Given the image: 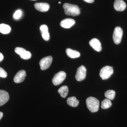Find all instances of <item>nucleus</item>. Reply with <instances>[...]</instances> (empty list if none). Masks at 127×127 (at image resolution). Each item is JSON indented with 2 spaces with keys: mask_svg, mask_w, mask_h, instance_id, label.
<instances>
[{
  "mask_svg": "<svg viewBox=\"0 0 127 127\" xmlns=\"http://www.w3.org/2000/svg\"><path fill=\"white\" fill-rule=\"evenodd\" d=\"M63 7L65 14L67 15L75 16L80 14V9L76 5L65 3L63 5Z\"/></svg>",
  "mask_w": 127,
  "mask_h": 127,
  "instance_id": "f257e3e1",
  "label": "nucleus"
},
{
  "mask_svg": "<svg viewBox=\"0 0 127 127\" xmlns=\"http://www.w3.org/2000/svg\"><path fill=\"white\" fill-rule=\"evenodd\" d=\"M86 104L89 111L92 113H94L98 111L100 103L96 98L89 97L87 99Z\"/></svg>",
  "mask_w": 127,
  "mask_h": 127,
  "instance_id": "f03ea898",
  "label": "nucleus"
},
{
  "mask_svg": "<svg viewBox=\"0 0 127 127\" xmlns=\"http://www.w3.org/2000/svg\"><path fill=\"white\" fill-rule=\"evenodd\" d=\"M113 73V67L109 66L103 67L100 70V76L102 79L104 80L108 79Z\"/></svg>",
  "mask_w": 127,
  "mask_h": 127,
  "instance_id": "7ed1b4c3",
  "label": "nucleus"
},
{
  "mask_svg": "<svg viewBox=\"0 0 127 127\" xmlns=\"http://www.w3.org/2000/svg\"><path fill=\"white\" fill-rule=\"evenodd\" d=\"M66 77V74L65 72L61 71L56 73L53 78V83L55 86H58L61 84Z\"/></svg>",
  "mask_w": 127,
  "mask_h": 127,
  "instance_id": "20e7f679",
  "label": "nucleus"
},
{
  "mask_svg": "<svg viewBox=\"0 0 127 127\" xmlns=\"http://www.w3.org/2000/svg\"><path fill=\"white\" fill-rule=\"evenodd\" d=\"M123 35V30L121 27H117L114 31L113 39L115 44H119L122 40Z\"/></svg>",
  "mask_w": 127,
  "mask_h": 127,
  "instance_id": "39448f33",
  "label": "nucleus"
},
{
  "mask_svg": "<svg viewBox=\"0 0 127 127\" xmlns=\"http://www.w3.org/2000/svg\"><path fill=\"white\" fill-rule=\"evenodd\" d=\"M87 70L84 66L82 65L77 68L75 78L78 81H81L86 78Z\"/></svg>",
  "mask_w": 127,
  "mask_h": 127,
  "instance_id": "423d86ee",
  "label": "nucleus"
},
{
  "mask_svg": "<svg viewBox=\"0 0 127 127\" xmlns=\"http://www.w3.org/2000/svg\"><path fill=\"white\" fill-rule=\"evenodd\" d=\"M53 60L51 56H48L42 58L39 63L41 70H45L50 67Z\"/></svg>",
  "mask_w": 127,
  "mask_h": 127,
  "instance_id": "0eeeda50",
  "label": "nucleus"
},
{
  "mask_svg": "<svg viewBox=\"0 0 127 127\" xmlns=\"http://www.w3.org/2000/svg\"><path fill=\"white\" fill-rule=\"evenodd\" d=\"M15 52L20 55L21 58L25 60L29 59L31 58V53L29 51H26L23 48L17 47L15 49Z\"/></svg>",
  "mask_w": 127,
  "mask_h": 127,
  "instance_id": "6e6552de",
  "label": "nucleus"
},
{
  "mask_svg": "<svg viewBox=\"0 0 127 127\" xmlns=\"http://www.w3.org/2000/svg\"><path fill=\"white\" fill-rule=\"evenodd\" d=\"M34 7L38 11L45 12L49 10L50 5L46 2H36L34 4Z\"/></svg>",
  "mask_w": 127,
  "mask_h": 127,
  "instance_id": "1a4fd4ad",
  "label": "nucleus"
},
{
  "mask_svg": "<svg viewBox=\"0 0 127 127\" xmlns=\"http://www.w3.org/2000/svg\"><path fill=\"white\" fill-rule=\"evenodd\" d=\"M114 7L117 11H123L127 7V4L123 0H116L114 3Z\"/></svg>",
  "mask_w": 127,
  "mask_h": 127,
  "instance_id": "9d476101",
  "label": "nucleus"
},
{
  "mask_svg": "<svg viewBox=\"0 0 127 127\" xmlns=\"http://www.w3.org/2000/svg\"><path fill=\"white\" fill-rule=\"evenodd\" d=\"M89 45L95 51L98 52L102 50L101 44L98 39L96 38L92 39L89 41Z\"/></svg>",
  "mask_w": 127,
  "mask_h": 127,
  "instance_id": "9b49d317",
  "label": "nucleus"
},
{
  "mask_svg": "<svg viewBox=\"0 0 127 127\" xmlns=\"http://www.w3.org/2000/svg\"><path fill=\"white\" fill-rule=\"evenodd\" d=\"M26 76V72L24 70H21L19 71L14 77V81L16 83H20L24 81L25 77Z\"/></svg>",
  "mask_w": 127,
  "mask_h": 127,
  "instance_id": "f8f14e48",
  "label": "nucleus"
},
{
  "mask_svg": "<svg viewBox=\"0 0 127 127\" xmlns=\"http://www.w3.org/2000/svg\"><path fill=\"white\" fill-rule=\"evenodd\" d=\"M75 21L72 18H67L63 20L60 23V25L63 28L68 29L70 28L75 25Z\"/></svg>",
  "mask_w": 127,
  "mask_h": 127,
  "instance_id": "ddd939ff",
  "label": "nucleus"
},
{
  "mask_svg": "<svg viewBox=\"0 0 127 127\" xmlns=\"http://www.w3.org/2000/svg\"><path fill=\"white\" fill-rule=\"evenodd\" d=\"M42 36L43 39L46 41L49 40L50 39V35L48 32V27L45 25H41L40 28Z\"/></svg>",
  "mask_w": 127,
  "mask_h": 127,
  "instance_id": "4468645a",
  "label": "nucleus"
},
{
  "mask_svg": "<svg viewBox=\"0 0 127 127\" xmlns=\"http://www.w3.org/2000/svg\"><path fill=\"white\" fill-rule=\"evenodd\" d=\"M9 95L6 91L0 90V106L4 105L9 101Z\"/></svg>",
  "mask_w": 127,
  "mask_h": 127,
  "instance_id": "2eb2a0df",
  "label": "nucleus"
},
{
  "mask_svg": "<svg viewBox=\"0 0 127 127\" xmlns=\"http://www.w3.org/2000/svg\"><path fill=\"white\" fill-rule=\"evenodd\" d=\"M66 52L67 56L71 58H77L79 57L80 56V53L78 51L72 50L70 48L66 49Z\"/></svg>",
  "mask_w": 127,
  "mask_h": 127,
  "instance_id": "dca6fc26",
  "label": "nucleus"
},
{
  "mask_svg": "<svg viewBox=\"0 0 127 127\" xmlns=\"http://www.w3.org/2000/svg\"><path fill=\"white\" fill-rule=\"evenodd\" d=\"M67 103L69 106L72 107L77 106L79 103V101L75 96L67 98Z\"/></svg>",
  "mask_w": 127,
  "mask_h": 127,
  "instance_id": "f3484780",
  "label": "nucleus"
},
{
  "mask_svg": "<svg viewBox=\"0 0 127 127\" xmlns=\"http://www.w3.org/2000/svg\"><path fill=\"white\" fill-rule=\"evenodd\" d=\"M11 28L9 25L5 24L0 25V32L2 34H7L11 31Z\"/></svg>",
  "mask_w": 127,
  "mask_h": 127,
  "instance_id": "a211bd4d",
  "label": "nucleus"
},
{
  "mask_svg": "<svg viewBox=\"0 0 127 127\" xmlns=\"http://www.w3.org/2000/svg\"><path fill=\"white\" fill-rule=\"evenodd\" d=\"M68 87L67 86H64L61 87L58 89V92L62 97L65 98L68 95Z\"/></svg>",
  "mask_w": 127,
  "mask_h": 127,
  "instance_id": "6ab92c4d",
  "label": "nucleus"
},
{
  "mask_svg": "<svg viewBox=\"0 0 127 127\" xmlns=\"http://www.w3.org/2000/svg\"><path fill=\"white\" fill-rule=\"evenodd\" d=\"M104 95L107 99L110 100H113L115 98L116 92L113 90H108L106 92H105Z\"/></svg>",
  "mask_w": 127,
  "mask_h": 127,
  "instance_id": "aec40b11",
  "label": "nucleus"
},
{
  "mask_svg": "<svg viewBox=\"0 0 127 127\" xmlns=\"http://www.w3.org/2000/svg\"><path fill=\"white\" fill-rule=\"evenodd\" d=\"M112 104L111 100L106 98L102 102L101 107L103 109H107L112 106Z\"/></svg>",
  "mask_w": 127,
  "mask_h": 127,
  "instance_id": "412c9836",
  "label": "nucleus"
},
{
  "mask_svg": "<svg viewBox=\"0 0 127 127\" xmlns=\"http://www.w3.org/2000/svg\"><path fill=\"white\" fill-rule=\"evenodd\" d=\"M22 15V12L20 10H18L16 11L14 14V18L15 19H18L20 18Z\"/></svg>",
  "mask_w": 127,
  "mask_h": 127,
  "instance_id": "4be33fe9",
  "label": "nucleus"
},
{
  "mask_svg": "<svg viewBox=\"0 0 127 127\" xmlns=\"http://www.w3.org/2000/svg\"><path fill=\"white\" fill-rule=\"evenodd\" d=\"M7 76V72L3 68L0 67V77L5 78Z\"/></svg>",
  "mask_w": 127,
  "mask_h": 127,
  "instance_id": "5701e85b",
  "label": "nucleus"
},
{
  "mask_svg": "<svg viewBox=\"0 0 127 127\" xmlns=\"http://www.w3.org/2000/svg\"><path fill=\"white\" fill-rule=\"evenodd\" d=\"M84 0L85 2L89 3H93L94 1V0Z\"/></svg>",
  "mask_w": 127,
  "mask_h": 127,
  "instance_id": "b1692460",
  "label": "nucleus"
},
{
  "mask_svg": "<svg viewBox=\"0 0 127 127\" xmlns=\"http://www.w3.org/2000/svg\"><path fill=\"white\" fill-rule=\"evenodd\" d=\"M3 59H4V56L1 53H0V62L2 61Z\"/></svg>",
  "mask_w": 127,
  "mask_h": 127,
  "instance_id": "393cba45",
  "label": "nucleus"
},
{
  "mask_svg": "<svg viewBox=\"0 0 127 127\" xmlns=\"http://www.w3.org/2000/svg\"><path fill=\"white\" fill-rule=\"evenodd\" d=\"M3 113L2 112H0V120L1 119V118L3 117Z\"/></svg>",
  "mask_w": 127,
  "mask_h": 127,
  "instance_id": "a878e982",
  "label": "nucleus"
},
{
  "mask_svg": "<svg viewBox=\"0 0 127 127\" xmlns=\"http://www.w3.org/2000/svg\"><path fill=\"white\" fill-rule=\"evenodd\" d=\"M58 3H59V4H61V1H59V2H58Z\"/></svg>",
  "mask_w": 127,
  "mask_h": 127,
  "instance_id": "bb28decb",
  "label": "nucleus"
},
{
  "mask_svg": "<svg viewBox=\"0 0 127 127\" xmlns=\"http://www.w3.org/2000/svg\"><path fill=\"white\" fill-rule=\"evenodd\" d=\"M32 0V1H36V0Z\"/></svg>",
  "mask_w": 127,
  "mask_h": 127,
  "instance_id": "cd10ccee",
  "label": "nucleus"
}]
</instances>
